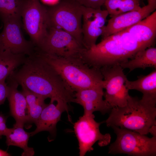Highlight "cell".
I'll use <instances>...</instances> for the list:
<instances>
[{
	"label": "cell",
	"instance_id": "14",
	"mask_svg": "<svg viewBox=\"0 0 156 156\" xmlns=\"http://www.w3.org/2000/svg\"><path fill=\"white\" fill-rule=\"evenodd\" d=\"M69 109L68 105L61 102L50 100L42 110L36 125V128L30 132L31 136L42 131H47L53 135L56 132V126L60 120L63 112L68 113Z\"/></svg>",
	"mask_w": 156,
	"mask_h": 156
},
{
	"label": "cell",
	"instance_id": "1",
	"mask_svg": "<svg viewBox=\"0 0 156 156\" xmlns=\"http://www.w3.org/2000/svg\"><path fill=\"white\" fill-rule=\"evenodd\" d=\"M31 92L46 99L68 105L74 102L75 92L56 71L34 52L22 67L8 77Z\"/></svg>",
	"mask_w": 156,
	"mask_h": 156
},
{
	"label": "cell",
	"instance_id": "22",
	"mask_svg": "<svg viewBox=\"0 0 156 156\" xmlns=\"http://www.w3.org/2000/svg\"><path fill=\"white\" fill-rule=\"evenodd\" d=\"M141 0H107L104 5L111 17L127 12L138 10L142 8Z\"/></svg>",
	"mask_w": 156,
	"mask_h": 156
},
{
	"label": "cell",
	"instance_id": "16",
	"mask_svg": "<svg viewBox=\"0 0 156 156\" xmlns=\"http://www.w3.org/2000/svg\"><path fill=\"white\" fill-rule=\"evenodd\" d=\"M126 29L147 48L153 47L156 36V11Z\"/></svg>",
	"mask_w": 156,
	"mask_h": 156
},
{
	"label": "cell",
	"instance_id": "4",
	"mask_svg": "<svg viewBox=\"0 0 156 156\" xmlns=\"http://www.w3.org/2000/svg\"><path fill=\"white\" fill-rule=\"evenodd\" d=\"M111 127L116 138L109 147V153L133 156L156 155V137L150 138L130 130L115 126Z\"/></svg>",
	"mask_w": 156,
	"mask_h": 156
},
{
	"label": "cell",
	"instance_id": "15",
	"mask_svg": "<svg viewBox=\"0 0 156 156\" xmlns=\"http://www.w3.org/2000/svg\"><path fill=\"white\" fill-rule=\"evenodd\" d=\"M8 92L7 99L9 102L10 113L14 118V124L24 127L28 118V108L25 97L22 92L18 91V84L8 77Z\"/></svg>",
	"mask_w": 156,
	"mask_h": 156
},
{
	"label": "cell",
	"instance_id": "28",
	"mask_svg": "<svg viewBox=\"0 0 156 156\" xmlns=\"http://www.w3.org/2000/svg\"><path fill=\"white\" fill-rule=\"evenodd\" d=\"M148 5L156 9V0H147Z\"/></svg>",
	"mask_w": 156,
	"mask_h": 156
},
{
	"label": "cell",
	"instance_id": "17",
	"mask_svg": "<svg viewBox=\"0 0 156 156\" xmlns=\"http://www.w3.org/2000/svg\"><path fill=\"white\" fill-rule=\"evenodd\" d=\"M125 85L129 90H135L141 92L142 100L156 105V69L147 75L138 76L135 80L130 81L127 79Z\"/></svg>",
	"mask_w": 156,
	"mask_h": 156
},
{
	"label": "cell",
	"instance_id": "10",
	"mask_svg": "<svg viewBox=\"0 0 156 156\" xmlns=\"http://www.w3.org/2000/svg\"><path fill=\"white\" fill-rule=\"evenodd\" d=\"M1 20L3 27L0 33V51H9L14 54L28 56L32 54L36 47L31 41L27 40L24 38L20 20Z\"/></svg>",
	"mask_w": 156,
	"mask_h": 156
},
{
	"label": "cell",
	"instance_id": "5",
	"mask_svg": "<svg viewBox=\"0 0 156 156\" xmlns=\"http://www.w3.org/2000/svg\"><path fill=\"white\" fill-rule=\"evenodd\" d=\"M47 9L50 27L68 32L83 47L82 33L83 6L74 0H62Z\"/></svg>",
	"mask_w": 156,
	"mask_h": 156
},
{
	"label": "cell",
	"instance_id": "6",
	"mask_svg": "<svg viewBox=\"0 0 156 156\" xmlns=\"http://www.w3.org/2000/svg\"><path fill=\"white\" fill-rule=\"evenodd\" d=\"M21 16L24 29L38 47L50 27L47 8L39 0H22Z\"/></svg>",
	"mask_w": 156,
	"mask_h": 156
},
{
	"label": "cell",
	"instance_id": "29",
	"mask_svg": "<svg viewBox=\"0 0 156 156\" xmlns=\"http://www.w3.org/2000/svg\"><path fill=\"white\" fill-rule=\"evenodd\" d=\"M11 155L6 151L0 149V156H9Z\"/></svg>",
	"mask_w": 156,
	"mask_h": 156
},
{
	"label": "cell",
	"instance_id": "21",
	"mask_svg": "<svg viewBox=\"0 0 156 156\" xmlns=\"http://www.w3.org/2000/svg\"><path fill=\"white\" fill-rule=\"evenodd\" d=\"M26 57L23 54H13L9 51H0V81L7 79Z\"/></svg>",
	"mask_w": 156,
	"mask_h": 156
},
{
	"label": "cell",
	"instance_id": "19",
	"mask_svg": "<svg viewBox=\"0 0 156 156\" xmlns=\"http://www.w3.org/2000/svg\"><path fill=\"white\" fill-rule=\"evenodd\" d=\"M120 65L123 69H128L129 72L138 68L144 69L151 67L156 69V48L151 47L140 51L133 58Z\"/></svg>",
	"mask_w": 156,
	"mask_h": 156
},
{
	"label": "cell",
	"instance_id": "7",
	"mask_svg": "<svg viewBox=\"0 0 156 156\" xmlns=\"http://www.w3.org/2000/svg\"><path fill=\"white\" fill-rule=\"evenodd\" d=\"M36 47L46 53L66 58H81L85 49L70 34L53 27H50L46 36Z\"/></svg>",
	"mask_w": 156,
	"mask_h": 156
},
{
	"label": "cell",
	"instance_id": "2",
	"mask_svg": "<svg viewBox=\"0 0 156 156\" xmlns=\"http://www.w3.org/2000/svg\"><path fill=\"white\" fill-rule=\"evenodd\" d=\"M35 53L48 64L75 92L87 88H103V78L100 69L90 66L81 58L60 57L39 49Z\"/></svg>",
	"mask_w": 156,
	"mask_h": 156
},
{
	"label": "cell",
	"instance_id": "3",
	"mask_svg": "<svg viewBox=\"0 0 156 156\" xmlns=\"http://www.w3.org/2000/svg\"><path fill=\"white\" fill-rule=\"evenodd\" d=\"M156 105L130 96L122 107H113L105 121L108 127L125 129L146 135L156 125Z\"/></svg>",
	"mask_w": 156,
	"mask_h": 156
},
{
	"label": "cell",
	"instance_id": "8",
	"mask_svg": "<svg viewBox=\"0 0 156 156\" xmlns=\"http://www.w3.org/2000/svg\"><path fill=\"white\" fill-rule=\"evenodd\" d=\"M103 80L105 100L112 107H122L127 104L130 96L125 82L127 79L120 65L103 67L100 69Z\"/></svg>",
	"mask_w": 156,
	"mask_h": 156
},
{
	"label": "cell",
	"instance_id": "12",
	"mask_svg": "<svg viewBox=\"0 0 156 156\" xmlns=\"http://www.w3.org/2000/svg\"><path fill=\"white\" fill-rule=\"evenodd\" d=\"M103 88H95L81 89L75 92L74 102L83 107L84 114H92L99 111L102 114L109 113L112 106L105 100Z\"/></svg>",
	"mask_w": 156,
	"mask_h": 156
},
{
	"label": "cell",
	"instance_id": "24",
	"mask_svg": "<svg viewBox=\"0 0 156 156\" xmlns=\"http://www.w3.org/2000/svg\"><path fill=\"white\" fill-rule=\"evenodd\" d=\"M81 5L88 8L101 9L107 0H74Z\"/></svg>",
	"mask_w": 156,
	"mask_h": 156
},
{
	"label": "cell",
	"instance_id": "13",
	"mask_svg": "<svg viewBox=\"0 0 156 156\" xmlns=\"http://www.w3.org/2000/svg\"><path fill=\"white\" fill-rule=\"evenodd\" d=\"M155 9L147 5L139 10L129 12L111 17L104 29L101 35L102 39L137 23L150 15Z\"/></svg>",
	"mask_w": 156,
	"mask_h": 156
},
{
	"label": "cell",
	"instance_id": "18",
	"mask_svg": "<svg viewBox=\"0 0 156 156\" xmlns=\"http://www.w3.org/2000/svg\"><path fill=\"white\" fill-rule=\"evenodd\" d=\"M23 127L14 124L12 128H8L5 135L6 143L8 146H16L23 149L22 156H32L34 154V148L28 146L30 133L25 131Z\"/></svg>",
	"mask_w": 156,
	"mask_h": 156
},
{
	"label": "cell",
	"instance_id": "26",
	"mask_svg": "<svg viewBox=\"0 0 156 156\" xmlns=\"http://www.w3.org/2000/svg\"><path fill=\"white\" fill-rule=\"evenodd\" d=\"M7 117L2 113H0V138L5 135L8 129L6 126Z\"/></svg>",
	"mask_w": 156,
	"mask_h": 156
},
{
	"label": "cell",
	"instance_id": "20",
	"mask_svg": "<svg viewBox=\"0 0 156 156\" xmlns=\"http://www.w3.org/2000/svg\"><path fill=\"white\" fill-rule=\"evenodd\" d=\"M22 92L27 101L28 108V118L27 123L36 125L41 113L47 104L45 98L37 95L21 86Z\"/></svg>",
	"mask_w": 156,
	"mask_h": 156
},
{
	"label": "cell",
	"instance_id": "23",
	"mask_svg": "<svg viewBox=\"0 0 156 156\" xmlns=\"http://www.w3.org/2000/svg\"><path fill=\"white\" fill-rule=\"evenodd\" d=\"M22 0H0V17L1 19L20 20Z\"/></svg>",
	"mask_w": 156,
	"mask_h": 156
},
{
	"label": "cell",
	"instance_id": "9",
	"mask_svg": "<svg viewBox=\"0 0 156 156\" xmlns=\"http://www.w3.org/2000/svg\"><path fill=\"white\" fill-rule=\"evenodd\" d=\"M94 117L93 114H84L74 124L80 156H83L88 152L92 150L93 145L97 141L101 146H107L110 143V135L101 133L99 126L102 123L96 122Z\"/></svg>",
	"mask_w": 156,
	"mask_h": 156
},
{
	"label": "cell",
	"instance_id": "11",
	"mask_svg": "<svg viewBox=\"0 0 156 156\" xmlns=\"http://www.w3.org/2000/svg\"><path fill=\"white\" fill-rule=\"evenodd\" d=\"M108 15L106 10L83 6L82 33L83 44L86 49L96 44L98 38L102 34Z\"/></svg>",
	"mask_w": 156,
	"mask_h": 156
},
{
	"label": "cell",
	"instance_id": "25",
	"mask_svg": "<svg viewBox=\"0 0 156 156\" xmlns=\"http://www.w3.org/2000/svg\"><path fill=\"white\" fill-rule=\"evenodd\" d=\"M6 79H5L0 81V105L4 104L8 94V86Z\"/></svg>",
	"mask_w": 156,
	"mask_h": 156
},
{
	"label": "cell",
	"instance_id": "27",
	"mask_svg": "<svg viewBox=\"0 0 156 156\" xmlns=\"http://www.w3.org/2000/svg\"><path fill=\"white\" fill-rule=\"evenodd\" d=\"M150 133L153 136L156 137V125L152 126L149 130V133Z\"/></svg>",
	"mask_w": 156,
	"mask_h": 156
}]
</instances>
